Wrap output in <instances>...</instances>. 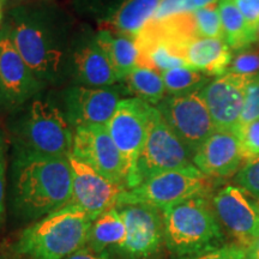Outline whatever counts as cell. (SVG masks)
<instances>
[{
  "instance_id": "30",
  "label": "cell",
  "mask_w": 259,
  "mask_h": 259,
  "mask_svg": "<svg viewBox=\"0 0 259 259\" xmlns=\"http://www.w3.org/2000/svg\"><path fill=\"white\" fill-rule=\"evenodd\" d=\"M235 181L245 192L259 199V157L246 162L236 173Z\"/></svg>"
},
{
  "instance_id": "10",
  "label": "cell",
  "mask_w": 259,
  "mask_h": 259,
  "mask_svg": "<svg viewBox=\"0 0 259 259\" xmlns=\"http://www.w3.org/2000/svg\"><path fill=\"white\" fill-rule=\"evenodd\" d=\"M126 227L125 239L113 251L125 259H150L164 240L163 216L147 204L118 206Z\"/></svg>"
},
{
  "instance_id": "8",
  "label": "cell",
  "mask_w": 259,
  "mask_h": 259,
  "mask_svg": "<svg viewBox=\"0 0 259 259\" xmlns=\"http://www.w3.org/2000/svg\"><path fill=\"white\" fill-rule=\"evenodd\" d=\"M155 107L193 155L216 131L200 92L167 95Z\"/></svg>"
},
{
  "instance_id": "16",
  "label": "cell",
  "mask_w": 259,
  "mask_h": 259,
  "mask_svg": "<svg viewBox=\"0 0 259 259\" xmlns=\"http://www.w3.org/2000/svg\"><path fill=\"white\" fill-rule=\"evenodd\" d=\"M120 92L112 87H74L65 97L66 119L74 128L87 125H106L120 102Z\"/></svg>"
},
{
  "instance_id": "17",
  "label": "cell",
  "mask_w": 259,
  "mask_h": 259,
  "mask_svg": "<svg viewBox=\"0 0 259 259\" xmlns=\"http://www.w3.org/2000/svg\"><path fill=\"white\" fill-rule=\"evenodd\" d=\"M192 162L211 179L233 177L245 164L238 136L227 131L213 132L194 153Z\"/></svg>"
},
{
  "instance_id": "6",
  "label": "cell",
  "mask_w": 259,
  "mask_h": 259,
  "mask_svg": "<svg viewBox=\"0 0 259 259\" xmlns=\"http://www.w3.org/2000/svg\"><path fill=\"white\" fill-rule=\"evenodd\" d=\"M153 106L137 97L122 99L106 124L122 161L126 174V190L138 186L137 162L148 134Z\"/></svg>"
},
{
  "instance_id": "14",
  "label": "cell",
  "mask_w": 259,
  "mask_h": 259,
  "mask_svg": "<svg viewBox=\"0 0 259 259\" xmlns=\"http://www.w3.org/2000/svg\"><path fill=\"white\" fill-rule=\"evenodd\" d=\"M250 77L227 72L200 90L216 131L233 132L239 127Z\"/></svg>"
},
{
  "instance_id": "19",
  "label": "cell",
  "mask_w": 259,
  "mask_h": 259,
  "mask_svg": "<svg viewBox=\"0 0 259 259\" xmlns=\"http://www.w3.org/2000/svg\"><path fill=\"white\" fill-rule=\"evenodd\" d=\"M73 65L78 79L87 87L103 88L119 80L108 58L96 44L95 38L76 51Z\"/></svg>"
},
{
  "instance_id": "38",
  "label": "cell",
  "mask_w": 259,
  "mask_h": 259,
  "mask_svg": "<svg viewBox=\"0 0 259 259\" xmlns=\"http://www.w3.org/2000/svg\"><path fill=\"white\" fill-rule=\"evenodd\" d=\"M4 150H5V139L4 134H3V128L0 126V158H4Z\"/></svg>"
},
{
  "instance_id": "39",
  "label": "cell",
  "mask_w": 259,
  "mask_h": 259,
  "mask_svg": "<svg viewBox=\"0 0 259 259\" xmlns=\"http://www.w3.org/2000/svg\"><path fill=\"white\" fill-rule=\"evenodd\" d=\"M253 203H254V206H255V209H257V211H258V213H259V199H255Z\"/></svg>"
},
{
  "instance_id": "28",
  "label": "cell",
  "mask_w": 259,
  "mask_h": 259,
  "mask_svg": "<svg viewBox=\"0 0 259 259\" xmlns=\"http://www.w3.org/2000/svg\"><path fill=\"white\" fill-rule=\"evenodd\" d=\"M235 135L240 142L244 163L259 157V119L239 126Z\"/></svg>"
},
{
  "instance_id": "12",
  "label": "cell",
  "mask_w": 259,
  "mask_h": 259,
  "mask_svg": "<svg viewBox=\"0 0 259 259\" xmlns=\"http://www.w3.org/2000/svg\"><path fill=\"white\" fill-rule=\"evenodd\" d=\"M67 158L72 173L71 203L80 206L94 221L103 212L118 206L119 197L126 190L124 186L107 179L72 154Z\"/></svg>"
},
{
  "instance_id": "1",
  "label": "cell",
  "mask_w": 259,
  "mask_h": 259,
  "mask_svg": "<svg viewBox=\"0 0 259 259\" xmlns=\"http://www.w3.org/2000/svg\"><path fill=\"white\" fill-rule=\"evenodd\" d=\"M71 199L69 158L17 153L14 162V202L22 218H45L70 204Z\"/></svg>"
},
{
  "instance_id": "4",
  "label": "cell",
  "mask_w": 259,
  "mask_h": 259,
  "mask_svg": "<svg viewBox=\"0 0 259 259\" xmlns=\"http://www.w3.org/2000/svg\"><path fill=\"white\" fill-rule=\"evenodd\" d=\"M211 187V178L206 177L192 164L180 169L163 171L149 178L137 187L125 190L119 197L118 206L147 204L163 210L193 197H205Z\"/></svg>"
},
{
  "instance_id": "26",
  "label": "cell",
  "mask_w": 259,
  "mask_h": 259,
  "mask_svg": "<svg viewBox=\"0 0 259 259\" xmlns=\"http://www.w3.org/2000/svg\"><path fill=\"white\" fill-rule=\"evenodd\" d=\"M196 30L198 37L223 38L221 17H220L219 5L211 4L205 8L197 9L193 12Z\"/></svg>"
},
{
  "instance_id": "22",
  "label": "cell",
  "mask_w": 259,
  "mask_h": 259,
  "mask_svg": "<svg viewBox=\"0 0 259 259\" xmlns=\"http://www.w3.org/2000/svg\"><path fill=\"white\" fill-rule=\"evenodd\" d=\"M161 0H124L109 19V30L136 37L154 18Z\"/></svg>"
},
{
  "instance_id": "35",
  "label": "cell",
  "mask_w": 259,
  "mask_h": 259,
  "mask_svg": "<svg viewBox=\"0 0 259 259\" xmlns=\"http://www.w3.org/2000/svg\"><path fill=\"white\" fill-rule=\"evenodd\" d=\"M5 158H0V225L4 220L5 212Z\"/></svg>"
},
{
  "instance_id": "20",
  "label": "cell",
  "mask_w": 259,
  "mask_h": 259,
  "mask_svg": "<svg viewBox=\"0 0 259 259\" xmlns=\"http://www.w3.org/2000/svg\"><path fill=\"white\" fill-rule=\"evenodd\" d=\"M95 41L105 52L119 80H125L137 67L138 47L136 37L103 29L96 35Z\"/></svg>"
},
{
  "instance_id": "31",
  "label": "cell",
  "mask_w": 259,
  "mask_h": 259,
  "mask_svg": "<svg viewBox=\"0 0 259 259\" xmlns=\"http://www.w3.org/2000/svg\"><path fill=\"white\" fill-rule=\"evenodd\" d=\"M196 11L193 0H161L154 15V21L176 17V16L191 14Z\"/></svg>"
},
{
  "instance_id": "41",
  "label": "cell",
  "mask_w": 259,
  "mask_h": 259,
  "mask_svg": "<svg viewBox=\"0 0 259 259\" xmlns=\"http://www.w3.org/2000/svg\"><path fill=\"white\" fill-rule=\"evenodd\" d=\"M257 38H258V42H259V23L257 25Z\"/></svg>"
},
{
  "instance_id": "24",
  "label": "cell",
  "mask_w": 259,
  "mask_h": 259,
  "mask_svg": "<svg viewBox=\"0 0 259 259\" xmlns=\"http://www.w3.org/2000/svg\"><path fill=\"white\" fill-rule=\"evenodd\" d=\"M125 82L130 92L150 106H157L167 96L162 74L151 69L137 66Z\"/></svg>"
},
{
  "instance_id": "9",
  "label": "cell",
  "mask_w": 259,
  "mask_h": 259,
  "mask_svg": "<svg viewBox=\"0 0 259 259\" xmlns=\"http://www.w3.org/2000/svg\"><path fill=\"white\" fill-rule=\"evenodd\" d=\"M9 34L22 59L38 80H53L59 74L64 52L45 25L31 19H18L9 29Z\"/></svg>"
},
{
  "instance_id": "11",
  "label": "cell",
  "mask_w": 259,
  "mask_h": 259,
  "mask_svg": "<svg viewBox=\"0 0 259 259\" xmlns=\"http://www.w3.org/2000/svg\"><path fill=\"white\" fill-rule=\"evenodd\" d=\"M71 154L107 179L126 189L124 161L106 125H87L74 128Z\"/></svg>"
},
{
  "instance_id": "29",
  "label": "cell",
  "mask_w": 259,
  "mask_h": 259,
  "mask_svg": "<svg viewBox=\"0 0 259 259\" xmlns=\"http://www.w3.org/2000/svg\"><path fill=\"white\" fill-rule=\"evenodd\" d=\"M257 119H259V73L248 78L239 126L246 125Z\"/></svg>"
},
{
  "instance_id": "15",
  "label": "cell",
  "mask_w": 259,
  "mask_h": 259,
  "mask_svg": "<svg viewBox=\"0 0 259 259\" xmlns=\"http://www.w3.org/2000/svg\"><path fill=\"white\" fill-rule=\"evenodd\" d=\"M41 88L38 80L22 59L10 37L9 29L0 30V100L18 107L31 99Z\"/></svg>"
},
{
  "instance_id": "27",
  "label": "cell",
  "mask_w": 259,
  "mask_h": 259,
  "mask_svg": "<svg viewBox=\"0 0 259 259\" xmlns=\"http://www.w3.org/2000/svg\"><path fill=\"white\" fill-rule=\"evenodd\" d=\"M228 72L252 77L259 73V42L245 50L235 52Z\"/></svg>"
},
{
  "instance_id": "36",
  "label": "cell",
  "mask_w": 259,
  "mask_h": 259,
  "mask_svg": "<svg viewBox=\"0 0 259 259\" xmlns=\"http://www.w3.org/2000/svg\"><path fill=\"white\" fill-rule=\"evenodd\" d=\"M247 259H259V238L246 250Z\"/></svg>"
},
{
  "instance_id": "13",
  "label": "cell",
  "mask_w": 259,
  "mask_h": 259,
  "mask_svg": "<svg viewBox=\"0 0 259 259\" xmlns=\"http://www.w3.org/2000/svg\"><path fill=\"white\" fill-rule=\"evenodd\" d=\"M212 205L221 225L245 251L259 238V213L241 187L225 186L215 194Z\"/></svg>"
},
{
  "instance_id": "23",
  "label": "cell",
  "mask_w": 259,
  "mask_h": 259,
  "mask_svg": "<svg viewBox=\"0 0 259 259\" xmlns=\"http://www.w3.org/2000/svg\"><path fill=\"white\" fill-rule=\"evenodd\" d=\"M125 235L126 227L120 211L118 208L111 209L93 222L87 247L96 253H103L120 244Z\"/></svg>"
},
{
  "instance_id": "42",
  "label": "cell",
  "mask_w": 259,
  "mask_h": 259,
  "mask_svg": "<svg viewBox=\"0 0 259 259\" xmlns=\"http://www.w3.org/2000/svg\"><path fill=\"white\" fill-rule=\"evenodd\" d=\"M0 259H5V258H0Z\"/></svg>"
},
{
  "instance_id": "7",
  "label": "cell",
  "mask_w": 259,
  "mask_h": 259,
  "mask_svg": "<svg viewBox=\"0 0 259 259\" xmlns=\"http://www.w3.org/2000/svg\"><path fill=\"white\" fill-rule=\"evenodd\" d=\"M193 154L174 134L156 107L153 106L148 134L137 162V183L163 171L192 166Z\"/></svg>"
},
{
  "instance_id": "2",
  "label": "cell",
  "mask_w": 259,
  "mask_h": 259,
  "mask_svg": "<svg viewBox=\"0 0 259 259\" xmlns=\"http://www.w3.org/2000/svg\"><path fill=\"white\" fill-rule=\"evenodd\" d=\"M93 222L88 212L70 203L27 227L15 250L28 259H66L85 247Z\"/></svg>"
},
{
  "instance_id": "21",
  "label": "cell",
  "mask_w": 259,
  "mask_h": 259,
  "mask_svg": "<svg viewBox=\"0 0 259 259\" xmlns=\"http://www.w3.org/2000/svg\"><path fill=\"white\" fill-rule=\"evenodd\" d=\"M223 40L233 52H239L257 44V29L246 22L234 0H219Z\"/></svg>"
},
{
  "instance_id": "5",
  "label": "cell",
  "mask_w": 259,
  "mask_h": 259,
  "mask_svg": "<svg viewBox=\"0 0 259 259\" xmlns=\"http://www.w3.org/2000/svg\"><path fill=\"white\" fill-rule=\"evenodd\" d=\"M73 134L57 107L34 100L18 131L17 153L67 157L72 153Z\"/></svg>"
},
{
  "instance_id": "18",
  "label": "cell",
  "mask_w": 259,
  "mask_h": 259,
  "mask_svg": "<svg viewBox=\"0 0 259 259\" xmlns=\"http://www.w3.org/2000/svg\"><path fill=\"white\" fill-rule=\"evenodd\" d=\"M185 58L191 69L209 77H220L228 72L233 51L223 38L198 37L189 44Z\"/></svg>"
},
{
  "instance_id": "34",
  "label": "cell",
  "mask_w": 259,
  "mask_h": 259,
  "mask_svg": "<svg viewBox=\"0 0 259 259\" xmlns=\"http://www.w3.org/2000/svg\"><path fill=\"white\" fill-rule=\"evenodd\" d=\"M66 259H114V258H112L108 252L96 253V252L92 251L90 248H88L85 246V247H83L82 250L77 251L76 253L71 254L70 257H67Z\"/></svg>"
},
{
  "instance_id": "33",
  "label": "cell",
  "mask_w": 259,
  "mask_h": 259,
  "mask_svg": "<svg viewBox=\"0 0 259 259\" xmlns=\"http://www.w3.org/2000/svg\"><path fill=\"white\" fill-rule=\"evenodd\" d=\"M235 5L240 10L248 24L257 29L259 23V0H234Z\"/></svg>"
},
{
  "instance_id": "25",
  "label": "cell",
  "mask_w": 259,
  "mask_h": 259,
  "mask_svg": "<svg viewBox=\"0 0 259 259\" xmlns=\"http://www.w3.org/2000/svg\"><path fill=\"white\" fill-rule=\"evenodd\" d=\"M168 95L198 93L210 83V77L191 67H176L162 73Z\"/></svg>"
},
{
  "instance_id": "37",
  "label": "cell",
  "mask_w": 259,
  "mask_h": 259,
  "mask_svg": "<svg viewBox=\"0 0 259 259\" xmlns=\"http://www.w3.org/2000/svg\"><path fill=\"white\" fill-rule=\"evenodd\" d=\"M216 3H219V0H193V4L196 6V10L200 8H205V6L211 4H216Z\"/></svg>"
},
{
  "instance_id": "40",
  "label": "cell",
  "mask_w": 259,
  "mask_h": 259,
  "mask_svg": "<svg viewBox=\"0 0 259 259\" xmlns=\"http://www.w3.org/2000/svg\"><path fill=\"white\" fill-rule=\"evenodd\" d=\"M2 17H3V10H2V4H0V21H2Z\"/></svg>"
},
{
  "instance_id": "3",
  "label": "cell",
  "mask_w": 259,
  "mask_h": 259,
  "mask_svg": "<svg viewBox=\"0 0 259 259\" xmlns=\"http://www.w3.org/2000/svg\"><path fill=\"white\" fill-rule=\"evenodd\" d=\"M164 242L171 253L191 257L226 245L216 213L205 197H193L162 210Z\"/></svg>"
},
{
  "instance_id": "32",
  "label": "cell",
  "mask_w": 259,
  "mask_h": 259,
  "mask_svg": "<svg viewBox=\"0 0 259 259\" xmlns=\"http://www.w3.org/2000/svg\"><path fill=\"white\" fill-rule=\"evenodd\" d=\"M181 259H247L246 251L236 244H226L216 250L205 252V253L183 257Z\"/></svg>"
}]
</instances>
